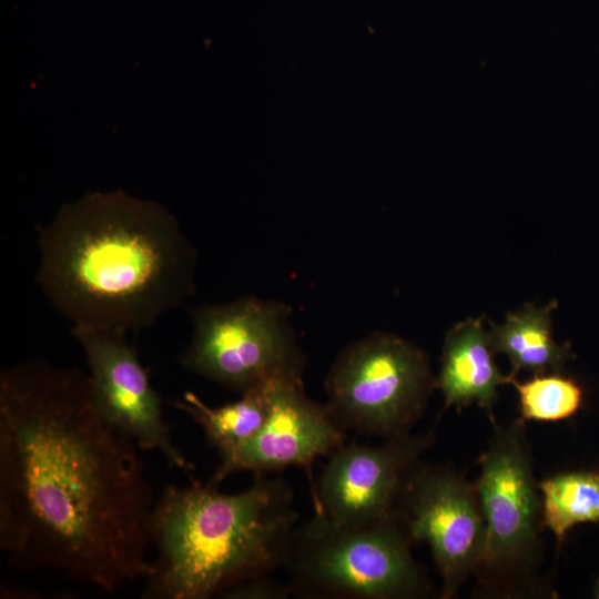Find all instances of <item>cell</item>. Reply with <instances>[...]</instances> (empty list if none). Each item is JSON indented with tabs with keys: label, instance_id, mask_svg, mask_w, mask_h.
Returning a JSON list of instances; mask_svg holds the SVG:
<instances>
[{
	"label": "cell",
	"instance_id": "cell-1",
	"mask_svg": "<svg viewBox=\"0 0 599 599\" xmlns=\"http://www.w3.org/2000/svg\"><path fill=\"white\" fill-rule=\"evenodd\" d=\"M140 448L88 373L32 357L0 374V548L10 565L106 593L151 571L155 499Z\"/></svg>",
	"mask_w": 599,
	"mask_h": 599
},
{
	"label": "cell",
	"instance_id": "cell-2",
	"mask_svg": "<svg viewBox=\"0 0 599 599\" xmlns=\"http://www.w3.org/2000/svg\"><path fill=\"white\" fill-rule=\"evenodd\" d=\"M37 242L35 282L72 327L136 333L195 292L197 253L177 220L122 190L62 205Z\"/></svg>",
	"mask_w": 599,
	"mask_h": 599
},
{
	"label": "cell",
	"instance_id": "cell-3",
	"mask_svg": "<svg viewBox=\"0 0 599 599\" xmlns=\"http://www.w3.org/2000/svg\"><path fill=\"white\" fill-rule=\"evenodd\" d=\"M300 514L281 476L254 474L248 488L225 494L207 481L166 486L150 518L156 550L143 599H210L283 568Z\"/></svg>",
	"mask_w": 599,
	"mask_h": 599
},
{
	"label": "cell",
	"instance_id": "cell-4",
	"mask_svg": "<svg viewBox=\"0 0 599 599\" xmlns=\"http://www.w3.org/2000/svg\"><path fill=\"white\" fill-rule=\"evenodd\" d=\"M412 544L398 515L352 528L314 510L295 527L283 568L300 598H425L432 587L412 555Z\"/></svg>",
	"mask_w": 599,
	"mask_h": 599
},
{
	"label": "cell",
	"instance_id": "cell-5",
	"mask_svg": "<svg viewBox=\"0 0 599 599\" xmlns=\"http://www.w3.org/2000/svg\"><path fill=\"white\" fill-rule=\"evenodd\" d=\"M290 307L253 295L191 311L192 336L181 365L242 395L275 382H303L304 356Z\"/></svg>",
	"mask_w": 599,
	"mask_h": 599
},
{
	"label": "cell",
	"instance_id": "cell-6",
	"mask_svg": "<svg viewBox=\"0 0 599 599\" xmlns=\"http://www.w3.org/2000/svg\"><path fill=\"white\" fill-rule=\"evenodd\" d=\"M436 388L427 355L375 333L347 346L326 379V405L348 432L388 439L412 434Z\"/></svg>",
	"mask_w": 599,
	"mask_h": 599
},
{
	"label": "cell",
	"instance_id": "cell-7",
	"mask_svg": "<svg viewBox=\"0 0 599 599\" xmlns=\"http://www.w3.org/2000/svg\"><path fill=\"white\" fill-rule=\"evenodd\" d=\"M521 418L495 426L475 481L486 522V549L478 572L524 571L534 562L542 524L541 497Z\"/></svg>",
	"mask_w": 599,
	"mask_h": 599
},
{
	"label": "cell",
	"instance_id": "cell-8",
	"mask_svg": "<svg viewBox=\"0 0 599 599\" xmlns=\"http://www.w3.org/2000/svg\"><path fill=\"white\" fill-rule=\"evenodd\" d=\"M397 515L410 539L426 542L451 598L477 573L485 556L486 522L475 483L446 465L419 461L398 501Z\"/></svg>",
	"mask_w": 599,
	"mask_h": 599
},
{
	"label": "cell",
	"instance_id": "cell-9",
	"mask_svg": "<svg viewBox=\"0 0 599 599\" xmlns=\"http://www.w3.org/2000/svg\"><path fill=\"white\" fill-rule=\"evenodd\" d=\"M434 443V429L382 439L378 445L344 443L326 457L311 488L314 510L352 528L393 518L412 470Z\"/></svg>",
	"mask_w": 599,
	"mask_h": 599
},
{
	"label": "cell",
	"instance_id": "cell-10",
	"mask_svg": "<svg viewBox=\"0 0 599 599\" xmlns=\"http://www.w3.org/2000/svg\"><path fill=\"white\" fill-rule=\"evenodd\" d=\"M71 334L85 356L92 398L103 419L141 450L158 451L169 466L193 471L172 438L160 395L128 334L89 327H72Z\"/></svg>",
	"mask_w": 599,
	"mask_h": 599
},
{
	"label": "cell",
	"instance_id": "cell-11",
	"mask_svg": "<svg viewBox=\"0 0 599 599\" xmlns=\"http://www.w3.org/2000/svg\"><path fill=\"white\" fill-rule=\"evenodd\" d=\"M268 414L260 432L227 459L220 460L210 483L220 486L238 471L273 474L288 467L307 469L347 441V430L326 404L308 398L303 382L267 385Z\"/></svg>",
	"mask_w": 599,
	"mask_h": 599
},
{
	"label": "cell",
	"instance_id": "cell-12",
	"mask_svg": "<svg viewBox=\"0 0 599 599\" xmlns=\"http://www.w3.org/2000/svg\"><path fill=\"white\" fill-rule=\"evenodd\" d=\"M494 354L481 317L468 318L449 329L436 377L445 408L454 406L460 410L477 404L491 416L498 387L508 382V375L497 367Z\"/></svg>",
	"mask_w": 599,
	"mask_h": 599
},
{
	"label": "cell",
	"instance_id": "cell-13",
	"mask_svg": "<svg viewBox=\"0 0 599 599\" xmlns=\"http://www.w3.org/2000/svg\"><path fill=\"white\" fill-rule=\"evenodd\" d=\"M558 303L546 306L527 304L515 313H508L504 323L493 324L489 332L494 353L505 354L510 362L509 376L520 370L535 374L562 372L575 358L569 343L555 341L551 312Z\"/></svg>",
	"mask_w": 599,
	"mask_h": 599
},
{
	"label": "cell",
	"instance_id": "cell-14",
	"mask_svg": "<svg viewBox=\"0 0 599 599\" xmlns=\"http://www.w3.org/2000/svg\"><path fill=\"white\" fill-rule=\"evenodd\" d=\"M174 406L203 430L220 460H224L246 445L264 425L268 414L267 385L220 406L207 405L193 392H186Z\"/></svg>",
	"mask_w": 599,
	"mask_h": 599
},
{
	"label": "cell",
	"instance_id": "cell-15",
	"mask_svg": "<svg viewBox=\"0 0 599 599\" xmlns=\"http://www.w3.org/2000/svg\"><path fill=\"white\" fill-rule=\"evenodd\" d=\"M542 524L561 544L583 522H599V473L569 471L539 484Z\"/></svg>",
	"mask_w": 599,
	"mask_h": 599
},
{
	"label": "cell",
	"instance_id": "cell-16",
	"mask_svg": "<svg viewBox=\"0 0 599 599\" xmlns=\"http://www.w3.org/2000/svg\"><path fill=\"white\" fill-rule=\"evenodd\" d=\"M518 394L520 418L535 422H558L576 415L583 404V389L561 372L535 374L519 382L509 376Z\"/></svg>",
	"mask_w": 599,
	"mask_h": 599
},
{
	"label": "cell",
	"instance_id": "cell-17",
	"mask_svg": "<svg viewBox=\"0 0 599 599\" xmlns=\"http://www.w3.org/2000/svg\"><path fill=\"white\" fill-rule=\"evenodd\" d=\"M294 596L291 585L281 583L270 575L261 576L237 583L226 591L220 598L224 599H287Z\"/></svg>",
	"mask_w": 599,
	"mask_h": 599
},
{
	"label": "cell",
	"instance_id": "cell-18",
	"mask_svg": "<svg viewBox=\"0 0 599 599\" xmlns=\"http://www.w3.org/2000/svg\"><path fill=\"white\" fill-rule=\"evenodd\" d=\"M596 596H597V598H599V581H598V585H597Z\"/></svg>",
	"mask_w": 599,
	"mask_h": 599
}]
</instances>
